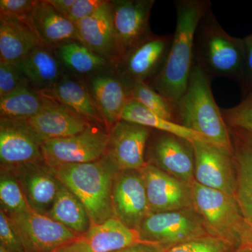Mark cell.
I'll list each match as a JSON object with an SVG mask.
<instances>
[{
    "label": "cell",
    "instance_id": "cell-1",
    "mask_svg": "<svg viewBox=\"0 0 252 252\" xmlns=\"http://www.w3.org/2000/svg\"><path fill=\"white\" fill-rule=\"evenodd\" d=\"M175 4L177 21L168 56L160 72L147 83L177 103L187 90L193 66L195 31L212 3L208 0H178Z\"/></svg>",
    "mask_w": 252,
    "mask_h": 252
},
{
    "label": "cell",
    "instance_id": "cell-2",
    "mask_svg": "<svg viewBox=\"0 0 252 252\" xmlns=\"http://www.w3.org/2000/svg\"><path fill=\"white\" fill-rule=\"evenodd\" d=\"M58 180L83 204L92 225L115 217L112 192L118 170L107 154L96 161L52 168Z\"/></svg>",
    "mask_w": 252,
    "mask_h": 252
},
{
    "label": "cell",
    "instance_id": "cell-3",
    "mask_svg": "<svg viewBox=\"0 0 252 252\" xmlns=\"http://www.w3.org/2000/svg\"><path fill=\"white\" fill-rule=\"evenodd\" d=\"M244 60L243 38L230 35L220 26L211 8L207 10L195 31L193 64L211 80L225 77L238 82Z\"/></svg>",
    "mask_w": 252,
    "mask_h": 252
},
{
    "label": "cell",
    "instance_id": "cell-4",
    "mask_svg": "<svg viewBox=\"0 0 252 252\" xmlns=\"http://www.w3.org/2000/svg\"><path fill=\"white\" fill-rule=\"evenodd\" d=\"M211 82L193 64L187 90L177 103L176 123L233 150L229 129L214 98Z\"/></svg>",
    "mask_w": 252,
    "mask_h": 252
},
{
    "label": "cell",
    "instance_id": "cell-5",
    "mask_svg": "<svg viewBox=\"0 0 252 252\" xmlns=\"http://www.w3.org/2000/svg\"><path fill=\"white\" fill-rule=\"evenodd\" d=\"M190 188L193 208L201 217L209 233L238 248V230L244 220L236 197L195 181L190 184Z\"/></svg>",
    "mask_w": 252,
    "mask_h": 252
},
{
    "label": "cell",
    "instance_id": "cell-6",
    "mask_svg": "<svg viewBox=\"0 0 252 252\" xmlns=\"http://www.w3.org/2000/svg\"><path fill=\"white\" fill-rule=\"evenodd\" d=\"M191 209L150 213L140 228L142 238L158 244L162 252L175 245L210 235Z\"/></svg>",
    "mask_w": 252,
    "mask_h": 252
},
{
    "label": "cell",
    "instance_id": "cell-7",
    "mask_svg": "<svg viewBox=\"0 0 252 252\" xmlns=\"http://www.w3.org/2000/svg\"><path fill=\"white\" fill-rule=\"evenodd\" d=\"M109 141V132L93 124L77 135L41 142L43 159L51 168L96 161L107 154Z\"/></svg>",
    "mask_w": 252,
    "mask_h": 252
},
{
    "label": "cell",
    "instance_id": "cell-8",
    "mask_svg": "<svg viewBox=\"0 0 252 252\" xmlns=\"http://www.w3.org/2000/svg\"><path fill=\"white\" fill-rule=\"evenodd\" d=\"M192 145L195 182L235 196L237 178L233 150L208 141H194Z\"/></svg>",
    "mask_w": 252,
    "mask_h": 252
},
{
    "label": "cell",
    "instance_id": "cell-9",
    "mask_svg": "<svg viewBox=\"0 0 252 252\" xmlns=\"http://www.w3.org/2000/svg\"><path fill=\"white\" fill-rule=\"evenodd\" d=\"M154 0L111 1L114 17L117 63L134 48L153 36L149 26Z\"/></svg>",
    "mask_w": 252,
    "mask_h": 252
},
{
    "label": "cell",
    "instance_id": "cell-10",
    "mask_svg": "<svg viewBox=\"0 0 252 252\" xmlns=\"http://www.w3.org/2000/svg\"><path fill=\"white\" fill-rule=\"evenodd\" d=\"M10 217L17 226L26 252H52L81 237L32 208Z\"/></svg>",
    "mask_w": 252,
    "mask_h": 252
},
{
    "label": "cell",
    "instance_id": "cell-11",
    "mask_svg": "<svg viewBox=\"0 0 252 252\" xmlns=\"http://www.w3.org/2000/svg\"><path fill=\"white\" fill-rule=\"evenodd\" d=\"M0 162L1 170H6L44 162L41 141L26 120L0 119Z\"/></svg>",
    "mask_w": 252,
    "mask_h": 252
},
{
    "label": "cell",
    "instance_id": "cell-12",
    "mask_svg": "<svg viewBox=\"0 0 252 252\" xmlns=\"http://www.w3.org/2000/svg\"><path fill=\"white\" fill-rule=\"evenodd\" d=\"M114 215L129 228L140 230L150 214L142 173L138 170L118 172L113 186Z\"/></svg>",
    "mask_w": 252,
    "mask_h": 252
},
{
    "label": "cell",
    "instance_id": "cell-13",
    "mask_svg": "<svg viewBox=\"0 0 252 252\" xmlns=\"http://www.w3.org/2000/svg\"><path fill=\"white\" fill-rule=\"evenodd\" d=\"M172 40L170 34L153 35L142 41L118 64V74L130 88L138 81H150L165 64Z\"/></svg>",
    "mask_w": 252,
    "mask_h": 252
},
{
    "label": "cell",
    "instance_id": "cell-14",
    "mask_svg": "<svg viewBox=\"0 0 252 252\" xmlns=\"http://www.w3.org/2000/svg\"><path fill=\"white\" fill-rule=\"evenodd\" d=\"M143 177L150 213L193 208L190 186L152 163L140 170Z\"/></svg>",
    "mask_w": 252,
    "mask_h": 252
},
{
    "label": "cell",
    "instance_id": "cell-15",
    "mask_svg": "<svg viewBox=\"0 0 252 252\" xmlns=\"http://www.w3.org/2000/svg\"><path fill=\"white\" fill-rule=\"evenodd\" d=\"M107 155L119 171L138 170L146 165L144 154L151 130L145 126L121 120L112 128Z\"/></svg>",
    "mask_w": 252,
    "mask_h": 252
},
{
    "label": "cell",
    "instance_id": "cell-16",
    "mask_svg": "<svg viewBox=\"0 0 252 252\" xmlns=\"http://www.w3.org/2000/svg\"><path fill=\"white\" fill-rule=\"evenodd\" d=\"M160 132L149 148L152 161L162 171L190 186L195 181L192 142L172 134Z\"/></svg>",
    "mask_w": 252,
    "mask_h": 252
},
{
    "label": "cell",
    "instance_id": "cell-17",
    "mask_svg": "<svg viewBox=\"0 0 252 252\" xmlns=\"http://www.w3.org/2000/svg\"><path fill=\"white\" fill-rule=\"evenodd\" d=\"M26 121L41 142L77 135L94 124L63 104L47 97L40 112Z\"/></svg>",
    "mask_w": 252,
    "mask_h": 252
},
{
    "label": "cell",
    "instance_id": "cell-18",
    "mask_svg": "<svg viewBox=\"0 0 252 252\" xmlns=\"http://www.w3.org/2000/svg\"><path fill=\"white\" fill-rule=\"evenodd\" d=\"M9 171L21 186L29 206L47 216L57 197L61 183L52 168L44 162H39L27 164Z\"/></svg>",
    "mask_w": 252,
    "mask_h": 252
},
{
    "label": "cell",
    "instance_id": "cell-19",
    "mask_svg": "<svg viewBox=\"0 0 252 252\" xmlns=\"http://www.w3.org/2000/svg\"><path fill=\"white\" fill-rule=\"evenodd\" d=\"M78 243L81 252H115L140 245L162 250L158 244L144 240L140 230L129 228L117 217L91 225L89 231L78 239Z\"/></svg>",
    "mask_w": 252,
    "mask_h": 252
},
{
    "label": "cell",
    "instance_id": "cell-20",
    "mask_svg": "<svg viewBox=\"0 0 252 252\" xmlns=\"http://www.w3.org/2000/svg\"><path fill=\"white\" fill-rule=\"evenodd\" d=\"M81 42L107 61L117 64L114 17L111 1L102 4L89 17L76 24Z\"/></svg>",
    "mask_w": 252,
    "mask_h": 252
},
{
    "label": "cell",
    "instance_id": "cell-21",
    "mask_svg": "<svg viewBox=\"0 0 252 252\" xmlns=\"http://www.w3.org/2000/svg\"><path fill=\"white\" fill-rule=\"evenodd\" d=\"M89 89L108 130L119 121L131 98L130 87L112 73H97L91 79Z\"/></svg>",
    "mask_w": 252,
    "mask_h": 252
},
{
    "label": "cell",
    "instance_id": "cell-22",
    "mask_svg": "<svg viewBox=\"0 0 252 252\" xmlns=\"http://www.w3.org/2000/svg\"><path fill=\"white\" fill-rule=\"evenodd\" d=\"M236 170V197L245 223L252 227V132L230 127Z\"/></svg>",
    "mask_w": 252,
    "mask_h": 252
},
{
    "label": "cell",
    "instance_id": "cell-23",
    "mask_svg": "<svg viewBox=\"0 0 252 252\" xmlns=\"http://www.w3.org/2000/svg\"><path fill=\"white\" fill-rule=\"evenodd\" d=\"M29 21L42 45L57 48L72 41L81 42L76 25L58 12L47 0L38 1Z\"/></svg>",
    "mask_w": 252,
    "mask_h": 252
},
{
    "label": "cell",
    "instance_id": "cell-24",
    "mask_svg": "<svg viewBox=\"0 0 252 252\" xmlns=\"http://www.w3.org/2000/svg\"><path fill=\"white\" fill-rule=\"evenodd\" d=\"M40 93L44 97L63 104L91 122L105 125L90 89L77 78L63 75L54 87Z\"/></svg>",
    "mask_w": 252,
    "mask_h": 252
},
{
    "label": "cell",
    "instance_id": "cell-25",
    "mask_svg": "<svg viewBox=\"0 0 252 252\" xmlns=\"http://www.w3.org/2000/svg\"><path fill=\"white\" fill-rule=\"evenodd\" d=\"M51 48L36 46L17 62L31 85L39 92L54 87L63 76L62 64Z\"/></svg>",
    "mask_w": 252,
    "mask_h": 252
},
{
    "label": "cell",
    "instance_id": "cell-26",
    "mask_svg": "<svg viewBox=\"0 0 252 252\" xmlns=\"http://www.w3.org/2000/svg\"><path fill=\"white\" fill-rule=\"evenodd\" d=\"M38 45L42 44L29 20L0 16V61L18 62Z\"/></svg>",
    "mask_w": 252,
    "mask_h": 252
},
{
    "label": "cell",
    "instance_id": "cell-27",
    "mask_svg": "<svg viewBox=\"0 0 252 252\" xmlns=\"http://www.w3.org/2000/svg\"><path fill=\"white\" fill-rule=\"evenodd\" d=\"M47 216L79 236L86 234L92 225L85 207L61 182L57 197Z\"/></svg>",
    "mask_w": 252,
    "mask_h": 252
},
{
    "label": "cell",
    "instance_id": "cell-28",
    "mask_svg": "<svg viewBox=\"0 0 252 252\" xmlns=\"http://www.w3.org/2000/svg\"><path fill=\"white\" fill-rule=\"evenodd\" d=\"M121 120L156 129L190 141H208L206 137L177 123L167 120L151 112L139 102L130 99L124 108Z\"/></svg>",
    "mask_w": 252,
    "mask_h": 252
},
{
    "label": "cell",
    "instance_id": "cell-29",
    "mask_svg": "<svg viewBox=\"0 0 252 252\" xmlns=\"http://www.w3.org/2000/svg\"><path fill=\"white\" fill-rule=\"evenodd\" d=\"M46 97L31 86L0 97V117L27 120L40 112Z\"/></svg>",
    "mask_w": 252,
    "mask_h": 252
},
{
    "label": "cell",
    "instance_id": "cell-30",
    "mask_svg": "<svg viewBox=\"0 0 252 252\" xmlns=\"http://www.w3.org/2000/svg\"><path fill=\"white\" fill-rule=\"evenodd\" d=\"M56 53L61 64L77 74L97 72L108 63L103 57L77 41L66 43L59 46L56 48Z\"/></svg>",
    "mask_w": 252,
    "mask_h": 252
},
{
    "label": "cell",
    "instance_id": "cell-31",
    "mask_svg": "<svg viewBox=\"0 0 252 252\" xmlns=\"http://www.w3.org/2000/svg\"><path fill=\"white\" fill-rule=\"evenodd\" d=\"M130 95L151 112L176 123L177 103L158 93L146 81H138L131 86Z\"/></svg>",
    "mask_w": 252,
    "mask_h": 252
},
{
    "label": "cell",
    "instance_id": "cell-32",
    "mask_svg": "<svg viewBox=\"0 0 252 252\" xmlns=\"http://www.w3.org/2000/svg\"><path fill=\"white\" fill-rule=\"evenodd\" d=\"M0 203L1 210L9 217L23 213L31 208L17 180L9 170H1Z\"/></svg>",
    "mask_w": 252,
    "mask_h": 252
},
{
    "label": "cell",
    "instance_id": "cell-33",
    "mask_svg": "<svg viewBox=\"0 0 252 252\" xmlns=\"http://www.w3.org/2000/svg\"><path fill=\"white\" fill-rule=\"evenodd\" d=\"M235 250L226 240L209 235L175 245L162 252H233Z\"/></svg>",
    "mask_w": 252,
    "mask_h": 252
},
{
    "label": "cell",
    "instance_id": "cell-34",
    "mask_svg": "<svg viewBox=\"0 0 252 252\" xmlns=\"http://www.w3.org/2000/svg\"><path fill=\"white\" fill-rule=\"evenodd\" d=\"M220 112L227 126L252 132V91L244 96L236 106L220 108Z\"/></svg>",
    "mask_w": 252,
    "mask_h": 252
},
{
    "label": "cell",
    "instance_id": "cell-35",
    "mask_svg": "<svg viewBox=\"0 0 252 252\" xmlns=\"http://www.w3.org/2000/svg\"><path fill=\"white\" fill-rule=\"evenodd\" d=\"M31 86L17 62L0 61V97Z\"/></svg>",
    "mask_w": 252,
    "mask_h": 252
},
{
    "label": "cell",
    "instance_id": "cell-36",
    "mask_svg": "<svg viewBox=\"0 0 252 252\" xmlns=\"http://www.w3.org/2000/svg\"><path fill=\"white\" fill-rule=\"evenodd\" d=\"M0 247L10 252H26L17 226L2 210L0 211Z\"/></svg>",
    "mask_w": 252,
    "mask_h": 252
},
{
    "label": "cell",
    "instance_id": "cell-37",
    "mask_svg": "<svg viewBox=\"0 0 252 252\" xmlns=\"http://www.w3.org/2000/svg\"><path fill=\"white\" fill-rule=\"evenodd\" d=\"M38 1L36 0H1L0 16L28 21Z\"/></svg>",
    "mask_w": 252,
    "mask_h": 252
},
{
    "label": "cell",
    "instance_id": "cell-38",
    "mask_svg": "<svg viewBox=\"0 0 252 252\" xmlns=\"http://www.w3.org/2000/svg\"><path fill=\"white\" fill-rule=\"evenodd\" d=\"M245 60L241 77L238 81L243 97L252 91V34L243 38Z\"/></svg>",
    "mask_w": 252,
    "mask_h": 252
},
{
    "label": "cell",
    "instance_id": "cell-39",
    "mask_svg": "<svg viewBox=\"0 0 252 252\" xmlns=\"http://www.w3.org/2000/svg\"><path fill=\"white\" fill-rule=\"evenodd\" d=\"M104 1L103 0H76L65 17L76 25L94 14Z\"/></svg>",
    "mask_w": 252,
    "mask_h": 252
},
{
    "label": "cell",
    "instance_id": "cell-40",
    "mask_svg": "<svg viewBox=\"0 0 252 252\" xmlns=\"http://www.w3.org/2000/svg\"><path fill=\"white\" fill-rule=\"evenodd\" d=\"M47 1L58 12L66 16L76 0H47Z\"/></svg>",
    "mask_w": 252,
    "mask_h": 252
},
{
    "label": "cell",
    "instance_id": "cell-41",
    "mask_svg": "<svg viewBox=\"0 0 252 252\" xmlns=\"http://www.w3.org/2000/svg\"><path fill=\"white\" fill-rule=\"evenodd\" d=\"M238 235L240 246L241 245L252 246V227L245 223V220L238 230Z\"/></svg>",
    "mask_w": 252,
    "mask_h": 252
},
{
    "label": "cell",
    "instance_id": "cell-42",
    "mask_svg": "<svg viewBox=\"0 0 252 252\" xmlns=\"http://www.w3.org/2000/svg\"><path fill=\"white\" fill-rule=\"evenodd\" d=\"M115 252H162L160 248L157 247L149 246V245H136Z\"/></svg>",
    "mask_w": 252,
    "mask_h": 252
},
{
    "label": "cell",
    "instance_id": "cell-43",
    "mask_svg": "<svg viewBox=\"0 0 252 252\" xmlns=\"http://www.w3.org/2000/svg\"><path fill=\"white\" fill-rule=\"evenodd\" d=\"M50 252H81V249L77 239L72 243L67 244V245H64V246L61 247V248Z\"/></svg>",
    "mask_w": 252,
    "mask_h": 252
},
{
    "label": "cell",
    "instance_id": "cell-44",
    "mask_svg": "<svg viewBox=\"0 0 252 252\" xmlns=\"http://www.w3.org/2000/svg\"><path fill=\"white\" fill-rule=\"evenodd\" d=\"M233 252H252V246L250 245H241Z\"/></svg>",
    "mask_w": 252,
    "mask_h": 252
},
{
    "label": "cell",
    "instance_id": "cell-45",
    "mask_svg": "<svg viewBox=\"0 0 252 252\" xmlns=\"http://www.w3.org/2000/svg\"><path fill=\"white\" fill-rule=\"evenodd\" d=\"M0 252H8L7 250H5V249H4L3 248H1V247H0Z\"/></svg>",
    "mask_w": 252,
    "mask_h": 252
}]
</instances>
